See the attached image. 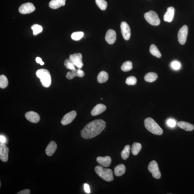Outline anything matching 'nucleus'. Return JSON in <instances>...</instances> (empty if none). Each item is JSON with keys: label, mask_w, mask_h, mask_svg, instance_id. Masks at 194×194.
Segmentation results:
<instances>
[{"label": "nucleus", "mask_w": 194, "mask_h": 194, "mask_svg": "<svg viewBox=\"0 0 194 194\" xmlns=\"http://www.w3.org/2000/svg\"><path fill=\"white\" fill-rule=\"evenodd\" d=\"M36 75L40 79L41 82L44 87L48 88L51 84V80L50 73L48 70L40 69L36 72Z\"/></svg>", "instance_id": "20e7f679"}, {"label": "nucleus", "mask_w": 194, "mask_h": 194, "mask_svg": "<svg viewBox=\"0 0 194 194\" xmlns=\"http://www.w3.org/2000/svg\"><path fill=\"white\" fill-rule=\"evenodd\" d=\"M8 84V79L4 75L0 76V88H5L7 87Z\"/></svg>", "instance_id": "c85d7f7f"}, {"label": "nucleus", "mask_w": 194, "mask_h": 194, "mask_svg": "<svg viewBox=\"0 0 194 194\" xmlns=\"http://www.w3.org/2000/svg\"><path fill=\"white\" fill-rule=\"evenodd\" d=\"M175 9L172 7H168L167 11L164 14V21L171 22L172 21L174 16Z\"/></svg>", "instance_id": "6ab92c4d"}, {"label": "nucleus", "mask_w": 194, "mask_h": 194, "mask_svg": "<svg viewBox=\"0 0 194 194\" xmlns=\"http://www.w3.org/2000/svg\"><path fill=\"white\" fill-rule=\"evenodd\" d=\"M106 109V107L104 105L98 104L92 109L91 114L92 116L98 115L104 112Z\"/></svg>", "instance_id": "f3484780"}, {"label": "nucleus", "mask_w": 194, "mask_h": 194, "mask_svg": "<svg viewBox=\"0 0 194 194\" xmlns=\"http://www.w3.org/2000/svg\"><path fill=\"white\" fill-rule=\"evenodd\" d=\"M142 146L141 144L137 142H134L132 144L131 148V152L133 155H137L141 151Z\"/></svg>", "instance_id": "393cba45"}, {"label": "nucleus", "mask_w": 194, "mask_h": 194, "mask_svg": "<svg viewBox=\"0 0 194 194\" xmlns=\"http://www.w3.org/2000/svg\"><path fill=\"white\" fill-rule=\"evenodd\" d=\"M137 82V80L136 78L131 76L127 78L125 83L128 85H134L136 84Z\"/></svg>", "instance_id": "72a5a7b5"}, {"label": "nucleus", "mask_w": 194, "mask_h": 194, "mask_svg": "<svg viewBox=\"0 0 194 194\" xmlns=\"http://www.w3.org/2000/svg\"><path fill=\"white\" fill-rule=\"evenodd\" d=\"M144 125L147 130L157 135H161L163 131L154 119L151 118H147L144 120Z\"/></svg>", "instance_id": "f03ea898"}, {"label": "nucleus", "mask_w": 194, "mask_h": 194, "mask_svg": "<svg viewBox=\"0 0 194 194\" xmlns=\"http://www.w3.org/2000/svg\"><path fill=\"white\" fill-rule=\"evenodd\" d=\"M36 61L37 63L40 64L42 66L44 64V62L42 61V59L40 58V57H37L36 59Z\"/></svg>", "instance_id": "58836bf2"}, {"label": "nucleus", "mask_w": 194, "mask_h": 194, "mask_svg": "<svg viewBox=\"0 0 194 194\" xmlns=\"http://www.w3.org/2000/svg\"><path fill=\"white\" fill-rule=\"evenodd\" d=\"M82 58V55L80 53H75L70 55L69 58L75 66L78 69H81L84 65Z\"/></svg>", "instance_id": "0eeeda50"}, {"label": "nucleus", "mask_w": 194, "mask_h": 194, "mask_svg": "<svg viewBox=\"0 0 194 194\" xmlns=\"http://www.w3.org/2000/svg\"><path fill=\"white\" fill-rule=\"evenodd\" d=\"M116 35L115 31L113 29H109L107 31L105 35V39L109 44H112L116 41Z\"/></svg>", "instance_id": "2eb2a0df"}, {"label": "nucleus", "mask_w": 194, "mask_h": 194, "mask_svg": "<svg viewBox=\"0 0 194 194\" xmlns=\"http://www.w3.org/2000/svg\"><path fill=\"white\" fill-rule=\"evenodd\" d=\"M31 193L30 190L29 189H25L22 190L17 193V194H29Z\"/></svg>", "instance_id": "e433bc0d"}, {"label": "nucleus", "mask_w": 194, "mask_h": 194, "mask_svg": "<svg viewBox=\"0 0 194 194\" xmlns=\"http://www.w3.org/2000/svg\"><path fill=\"white\" fill-rule=\"evenodd\" d=\"M148 169L149 171L152 173V176L154 178L159 179L161 177V174L159 169L158 164L155 161L153 160L149 162Z\"/></svg>", "instance_id": "423d86ee"}, {"label": "nucleus", "mask_w": 194, "mask_h": 194, "mask_svg": "<svg viewBox=\"0 0 194 194\" xmlns=\"http://www.w3.org/2000/svg\"><path fill=\"white\" fill-rule=\"evenodd\" d=\"M98 163L105 167H108L112 163V159L109 156H99L97 158Z\"/></svg>", "instance_id": "dca6fc26"}, {"label": "nucleus", "mask_w": 194, "mask_h": 194, "mask_svg": "<svg viewBox=\"0 0 194 194\" xmlns=\"http://www.w3.org/2000/svg\"><path fill=\"white\" fill-rule=\"evenodd\" d=\"M126 171L125 166L123 164H120L114 168V174L115 176L120 177L123 175Z\"/></svg>", "instance_id": "412c9836"}, {"label": "nucleus", "mask_w": 194, "mask_h": 194, "mask_svg": "<svg viewBox=\"0 0 194 194\" xmlns=\"http://www.w3.org/2000/svg\"><path fill=\"white\" fill-rule=\"evenodd\" d=\"M178 125L180 128L187 131H193L194 129V125L187 122L180 121L178 123Z\"/></svg>", "instance_id": "4be33fe9"}, {"label": "nucleus", "mask_w": 194, "mask_h": 194, "mask_svg": "<svg viewBox=\"0 0 194 194\" xmlns=\"http://www.w3.org/2000/svg\"><path fill=\"white\" fill-rule=\"evenodd\" d=\"M132 63L130 61L123 63L121 66V69L124 72H128L132 69Z\"/></svg>", "instance_id": "cd10ccee"}, {"label": "nucleus", "mask_w": 194, "mask_h": 194, "mask_svg": "<svg viewBox=\"0 0 194 194\" xmlns=\"http://www.w3.org/2000/svg\"><path fill=\"white\" fill-rule=\"evenodd\" d=\"M0 141L1 143L4 144L6 142V138L5 137V136L2 135L0 136Z\"/></svg>", "instance_id": "ea45409f"}, {"label": "nucleus", "mask_w": 194, "mask_h": 194, "mask_svg": "<svg viewBox=\"0 0 194 194\" xmlns=\"http://www.w3.org/2000/svg\"><path fill=\"white\" fill-rule=\"evenodd\" d=\"M96 3L100 9L104 11L107 7V3L105 0H96Z\"/></svg>", "instance_id": "c756f323"}, {"label": "nucleus", "mask_w": 194, "mask_h": 194, "mask_svg": "<svg viewBox=\"0 0 194 194\" xmlns=\"http://www.w3.org/2000/svg\"><path fill=\"white\" fill-rule=\"evenodd\" d=\"M84 72L81 69H77L68 72L66 75V79H72L75 77H82L84 76Z\"/></svg>", "instance_id": "4468645a"}, {"label": "nucleus", "mask_w": 194, "mask_h": 194, "mask_svg": "<svg viewBox=\"0 0 194 194\" xmlns=\"http://www.w3.org/2000/svg\"><path fill=\"white\" fill-rule=\"evenodd\" d=\"M144 17L148 23L153 26H158L160 21L158 14L152 11H149L144 14Z\"/></svg>", "instance_id": "39448f33"}, {"label": "nucleus", "mask_w": 194, "mask_h": 194, "mask_svg": "<svg viewBox=\"0 0 194 194\" xmlns=\"http://www.w3.org/2000/svg\"><path fill=\"white\" fill-rule=\"evenodd\" d=\"M121 29L124 38L125 40H129L131 35L130 28L129 25L125 22H122L121 24Z\"/></svg>", "instance_id": "9b49d317"}, {"label": "nucleus", "mask_w": 194, "mask_h": 194, "mask_svg": "<svg viewBox=\"0 0 194 194\" xmlns=\"http://www.w3.org/2000/svg\"><path fill=\"white\" fill-rule=\"evenodd\" d=\"M106 127V123L102 119L94 120L88 123L81 132L82 138L89 139L100 134Z\"/></svg>", "instance_id": "f257e3e1"}, {"label": "nucleus", "mask_w": 194, "mask_h": 194, "mask_svg": "<svg viewBox=\"0 0 194 194\" xmlns=\"http://www.w3.org/2000/svg\"><path fill=\"white\" fill-rule=\"evenodd\" d=\"M167 123L169 126L174 127L176 125V122L174 120L169 119L167 122Z\"/></svg>", "instance_id": "c9c22d12"}, {"label": "nucleus", "mask_w": 194, "mask_h": 194, "mask_svg": "<svg viewBox=\"0 0 194 194\" xmlns=\"http://www.w3.org/2000/svg\"><path fill=\"white\" fill-rule=\"evenodd\" d=\"M84 189L86 193H90V186L87 184H84Z\"/></svg>", "instance_id": "4c0bfd02"}, {"label": "nucleus", "mask_w": 194, "mask_h": 194, "mask_svg": "<svg viewBox=\"0 0 194 194\" xmlns=\"http://www.w3.org/2000/svg\"><path fill=\"white\" fill-rule=\"evenodd\" d=\"M158 78V75L156 73L151 72L145 75L144 79L147 82H152L156 81Z\"/></svg>", "instance_id": "b1692460"}, {"label": "nucleus", "mask_w": 194, "mask_h": 194, "mask_svg": "<svg viewBox=\"0 0 194 194\" xmlns=\"http://www.w3.org/2000/svg\"><path fill=\"white\" fill-rule=\"evenodd\" d=\"M76 115V112L75 110L72 111L63 116L61 121V123L63 125L69 124L73 121Z\"/></svg>", "instance_id": "9d476101"}, {"label": "nucleus", "mask_w": 194, "mask_h": 194, "mask_svg": "<svg viewBox=\"0 0 194 194\" xmlns=\"http://www.w3.org/2000/svg\"><path fill=\"white\" fill-rule=\"evenodd\" d=\"M26 119L31 123H37L40 120V116L38 114L33 111H29L25 114Z\"/></svg>", "instance_id": "ddd939ff"}, {"label": "nucleus", "mask_w": 194, "mask_h": 194, "mask_svg": "<svg viewBox=\"0 0 194 194\" xmlns=\"http://www.w3.org/2000/svg\"><path fill=\"white\" fill-rule=\"evenodd\" d=\"M149 51L151 54L158 58H160L162 56L158 48L154 44H152L149 48Z\"/></svg>", "instance_id": "a878e982"}, {"label": "nucleus", "mask_w": 194, "mask_h": 194, "mask_svg": "<svg viewBox=\"0 0 194 194\" xmlns=\"http://www.w3.org/2000/svg\"><path fill=\"white\" fill-rule=\"evenodd\" d=\"M9 149L4 143H0V159L4 162H6L8 158Z\"/></svg>", "instance_id": "f8f14e48"}, {"label": "nucleus", "mask_w": 194, "mask_h": 194, "mask_svg": "<svg viewBox=\"0 0 194 194\" xmlns=\"http://www.w3.org/2000/svg\"><path fill=\"white\" fill-rule=\"evenodd\" d=\"M109 79V75L106 72L101 71L97 75V80L98 82L100 84L106 82Z\"/></svg>", "instance_id": "5701e85b"}, {"label": "nucleus", "mask_w": 194, "mask_h": 194, "mask_svg": "<svg viewBox=\"0 0 194 194\" xmlns=\"http://www.w3.org/2000/svg\"><path fill=\"white\" fill-rule=\"evenodd\" d=\"M84 35V33L81 31L75 32L71 35L72 39L75 41H78L80 40Z\"/></svg>", "instance_id": "7c9ffc66"}, {"label": "nucleus", "mask_w": 194, "mask_h": 194, "mask_svg": "<svg viewBox=\"0 0 194 194\" xmlns=\"http://www.w3.org/2000/svg\"><path fill=\"white\" fill-rule=\"evenodd\" d=\"M57 146L56 142L54 141H51L45 149L46 154L48 156H52L56 151Z\"/></svg>", "instance_id": "a211bd4d"}, {"label": "nucleus", "mask_w": 194, "mask_h": 194, "mask_svg": "<svg viewBox=\"0 0 194 194\" xmlns=\"http://www.w3.org/2000/svg\"><path fill=\"white\" fill-rule=\"evenodd\" d=\"M131 146L130 145H127L125 146L124 149L121 152V156L123 159L125 160L129 158L130 154Z\"/></svg>", "instance_id": "bb28decb"}, {"label": "nucleus", "mask_w": 194, "mask_h": 194, "mask_svg": "<svg viewBox=\"0 0 194 194\" xmlns=\"http://www.w3.org/2000/svg\"><path fill=\"white\" fill-rule=\"evenodd\" d=\"M64 65L67 69L71 70V71L76 69L74 65L71 61V60H69V59H66L65 61Z\"/></svg>", "instance_id": "2f4dec72"}, {"label": "nucleus", "mask_w": 194, "mask_h": 194, "mask_svg": "<svg viewBox=\"0 0 194 194\" xmlns=\"http://www.w3.org/2000/svg\"><path fill=\"white\" fill-rule=\"evenodd\" d=\"M103 99V98H101V100H102Z\"/></svg>", "instance_id": "a19ab883"}, {"label": "nucleus", "mask_w": 194, "mask_h": 194, "mask_svg": "<svg viewBox=\"0 0 194 194\" xmlns=\"http://www.w3.org/2000/svg\"><path fill=\"white\" fill-rule=\"evenodd\" d=\"M172 68L175 70H178L181 67V64L180 62L175 61L172 62L171 64Z\"/></svg>", "instance_id": "f704fd0d"}, {"label": "nucleus", "mask_w": 194, "mask_h": 194, "mask_svg": "<svg viewBox=\"0 0 194 194\" xmlns=\"http://www.w3.org/2000/svg\"><path fill=\"white\" fill-rule=\"evenodd\" d=\"M35 10V7L32 3H27L23 4L20 6L19 11L21 14H26L34 12Z\"/></svg>", "instance_id": "1a4fd4ad"}, {"label": "nucleus", "mask_w": 194, "mask_h": 194, "mask_svg": "<svg viewBox=\"0 0 194 194\" xmlns=\"http://www.w3.org/2000/svg\"><path fill=\"white\" fill-rule=\"evenodd\" d=\"M66 0H52L49 3V6L53 9H57L65 5Z\"/></svg>", "instance_id": "aec40b11"}, {"label": "nucleus", "mask_w": 194, "mask_h": 194, "mask_svg": "<svg viewBox=\"0 0 194 194\" xmlns=\"http://www.w3.org/2000/svg\"><path fill=\"white\" fill-rule=\"evenodd\" d=\"M188 33V27L187 26H183L179 30L178 38L179 42L182 45L186 43Z\"/></svg>", "instance_id": "6e6552de"}, {"label": "nucleus", "mask_w": 194, "mask_h": 194, "mask_svg": "<svg viewBox=\"0 0 194 194\" xmlns=\"http://www.w3.org/2000/svg\"><path fill=\"white\" fill-rule=\"evenodd\" d=\"M31 29H32L33 31V34L34 35H36L42 31V28L41 26L37 24L33 25L31 26Z\"/></svg>", "instance_id": "473e14b6"}, {"label": "nucleus", "mask_w": 194, "mask_h": 194, "mask_svg": "<svg viewBox=\"0 0 194 194\" xmlns=\"http://www.w3.org/2000/svg\"><path fill=\"white\" fill-rule=\"evenodd\" d=\"M96 173L99 176L106 182H111L114 180L113 172L110 169H105L103 166L97 165L95 168Z\"/></svg>", "instance_id": "7ed1b4c3"}]
</instances>
